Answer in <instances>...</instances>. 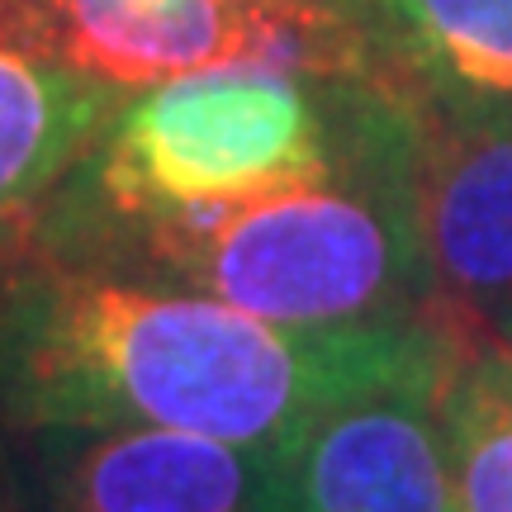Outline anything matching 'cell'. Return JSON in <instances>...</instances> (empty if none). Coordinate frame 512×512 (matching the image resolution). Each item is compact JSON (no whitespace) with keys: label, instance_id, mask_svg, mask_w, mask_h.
<instances>
[{"label":"cell","instance_id":"cell-1","mask_svg":"<svg viewBox=\"0 0 512 512\" xmlns=\"http://www.w3.org/2000/svg\"><path fill=\"white\" fill-rule=\"evenodd\" d=\"M460 318L280 328L223 299L29 256L0 275V427L138 422L285 446L366 384L446 366Z\"/></svg>","mask_w":512,"mask_h":512},{"label":"cell","instance_id":"cell-2","mask_svg":"<svg viewBox=\"0 0 512 512\" xmlns=\"http://www.w3.org/2000/svg\"><path fill=\"white\" fill-rule=\"evenodd\" d=\"M422 114L384 91L328 176L176 214H29L43 261L209 294L280 328L437 318L418 233Z\"/></svg>","mask_w":512,"mask_h":512},{"label":"cell","instance_id":"cell-3","mask_svg":"<svg viewBox=\"0 0 512 512\" xmlns=\"http://www.w3.org/2000/svg\"><path fill=\"white\" fill-rule=\"evenodd\" d=\"M389 86L275 67L171 76L119 100L38 209L176 214L328 176Z\"/></svg>","mask_w":512,"mask_h":512},{"label":"cell","instance_id":"cell-4","mask_svg":"<svg viewBox=\"0 0 512 512\" xmlns=\"http://www.w3.org/2000/svg\"><path fill=\"white\" fill-rule=\"evenodd\" d=\"M0 38L124 95L214 67L389 86L361 19L299 0H0Z\"/></svg>","mask_w":512,"mask_h":512},{"label":"cell","instance_id":"cell-5","mask_svg":"<svg viewBox=\"0 0 512 512\" xmlns=\"http://www.w3.org/2000/svg\"><path fill=\"white\" fill-rule=\"evenodd\" d=\"M10 512H271L275 446L181 427L34 422L0 427Z\"/></svg>","mask_w":512,"mask_h":512},{"label":"cell","instance_id":"cell-6","mask_svg":"<svg viewBox=\"0 0 512 512\" xmlns=\"http://www.w3.org/2000/svg\"><path fill=\"white\" fill-rule=\"evenodd\" d=\"M451 361L366 384L275 446L271 512H465L441 427Z\"/></svg>","mask_w":512,"mask_h":512},{"label":"cell","instance_id":"cell-7","mask_svg":"<svg viewBox=\"0 0 512 512\" xmlns=\"http://www.w3.org/2000/svg\"><path fill=\"white\" fill-rule=\"evenodd\" d=\"M418 233L441 313L512 342V128L422 119Z\"/></svg>","mask_w":512,"mask_h":512},{"label":"cell","instance_id":"cell-8","mask_svg":"<svg viewBox=\"0 0 512 512\" xmlns=\"http://www.w3.org/2000/svg\"><path fill=\"white\" fill-rule=\"evenodd\" d=\"M375 43L422 119L512 128V0H375Z\"/></svg>","mask_w":512,"mask_h":512},{"label":"cell","instance_id":"cell-9","mask_svg":"<svg viewBox=\"0 0 512 512\" xmlns=\"http://www.w3.org/2000/svg\"><path fill=\"white\" fill-rule=\"evenodd\" d=\"M124 91L0 38V219H29L72 171Z\"/></svg>","mask_w":512,"mask_h":512},{"label":"cell","instance_id":"cell-10","mask_svg":"<svg viewBox=\"0 0 512 512\" xmlns=\"http://www.w3.org/2000/svg\"><path fill=\"white\" fill-rule=\"evenodd\" d=\"M441 427L465 512H512V342L460 323L441 380Z\"/></svg>","mask_w":512,"mask_h":512},{"label":"cell","instance_id":"cell-11","mask_svg":"<svg viewBox=\"0 0 512 512\" xmlns=\"http://www.w3.org/2000/svg\"><path fill=\"white\" fill-rule=\"evenodd\" d=\"M29 256V219H0V275Z\"/></svg>","mask_w":512,"mask_h":512},{"label":"cell","instance_id":"cell-12","mask_svg":"<svg viewBox=\"0 0 512 512\" xmlns=\"http://www.w3.org/2000/svg\"><path fill=\"white\" fill-rule=\"evenodd\" d=\"M299 5H318V10H337V15L361 19L370 34H375V0H299Z\"/></svg>","mask_w":512,"mask_h":512},{"label":"cell","instance_id":"cell-13","mask_svg":"<svg viewBox=\"0 0 512 512\" xmlns=\"http://www.w3.org/2000/svg\"><path fill=\"white\" fill-rule=\"evenodd\" d=\"M0 512H10V508H5V479H0Z\"/></svg>","mask_w":512,"mask_h":512}]
</instances>
